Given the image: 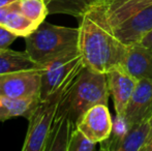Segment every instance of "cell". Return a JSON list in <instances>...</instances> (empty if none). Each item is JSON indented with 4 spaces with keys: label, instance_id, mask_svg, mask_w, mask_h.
Masks as SVG:
<instances>
[{
    "label": "cell",
    "instance_id": "cell-1",
    "mask_svg": "<svg viewBox=\"0 0 152 151\" xmlns=\"http://www.w3.org/2000/svg\"><path fill=\"white\" fill-rule=\"evenodd\" d=\"M80 20L78 48L84 66L104 74L121 66L127 46L116 36L102 9L92 4Z\"/></svg>",
    "mask_w": 152,
    "mask_h": 151
},
{
    "label": "cell",
    "instance_id": "cell-2",
    "mask_svg": "<svg viewBox=\"0 0 152 151\" xmlns=\"http://www.w3.org/2000/svg\"><path fill=\"white\" fill-rule=\"evenodd\" d=\"M109 96L107 74L83 66L64 92L58 111L67 114L77 126L79 119L91 107L108 105Z\"/></svg>",
    "mask_w": 152,
    "mask_h": 151
},
{
    "label": "cell",
    "instance_id": "cell-3",
    "mask_svg": "<svg viewBox=\"0 0 152 151\" xmlns=\"http://www.w3.org/2000/svg\"><path fill=\"white\" fill-rule=\"evenodd\" d=\"M79 27L58 26L42 22L31 34L25 37L26 52L38 65L78 48Z\"/></svg>",
    "mask_w": 152,
    "mask_h": 151
},
{
    "label": "cell",
    "instance_id": "cell-4",
    "mask_svg": "<svg viewBox=\"0 0 152 151\" xmlns=\"http://www.w3.org/2000/svg\"><path fill=\"white\" fill-rule=\"evenodd\" d=\"M74 79L65 83L46 99L40 101L34 108L28 117L29 125L22 151H45L49 131L58 111L60 101Z\"/></svg>",
    "mask_w": 152,
    "mask_h": 151
},
{
    "label": "cell",
    "instance_id": "cell-5",
    "mask_svg": "<svg viewBox=\"0 0 152 151\" xmlns=\"http://www.w3.org/2000/svg\"><path fill=\"white\" fill-rule=\"evenodd\" d=\"M84 66L79 48L68 51L42 65L39 98L44 101L57 89L72 80Z\"/></svg>",
    "mask_w": 152,
    "mask_h": 151
},
{
    "label": "cell",
    "instance_id": "cell-6",
    "mask_svg": "<svg viewBox=\"0 0 152 151\" xmlns=\"http://www.w3.org/2000/svg\"><path fill=\"white\" fill-rule=\"evenodd\" d=\"M42 66L0 76V95L12 98L39 96Z\"/></svg>",
    "mask_w": 152,
    "mask_h": 151
},
{
    "label": "cell",
    "instance_id": "cell-7",
    "mask_svg": "<svg viewBox=\"0 0 152 151\" xmlns=\"http://www.w3.org/2000/svg\"><path fill=\"white\" fill-rule=\"evenodd\" d=\"M77 127L94 143H102L112 133L113 119L108 105L98 104L88 109L79 119Z\"/></svg>",
    "mask_w": 152,
    "mask_h": 151
},
{
    "label": "cell",
    "instance_id": "cell-8",
    "mask_svg": "<svg viewBox=\"0 0 152 151\" xmlns=\"http://www.w3.org/2000/svg\"><path fill=\"white\" fill-rule=\"evenodd\" d=\"M113 30L125 46L140 42L152 30V4L114 26Z\"/></svg>",
    "mask_w": 152,
    "mask_h": 151
},
{
    "label": "cell",
    "instance_id": "cell-9",
    "mask_svg": "<svg viewBox=\"0 0 152 151\" xmlns=\"http://www.w3.org/2000/svg\"><path fill=\"white\" fill-rule=\"evenodd\" d=\"M123 116L130 126L152 116V79L138 80Z\"/></svg>",
    "mask_w": 152,
    "mask_h": 151
},
{
    "label": "cell",
    "instance_id": "cell-10",
    "mask_svg": "<svg viewBox=\"0 0 152 151\" xmlns=\"http://www.w3.org/2000/svg\"><path fill=\"white\" fill-rule=\"evenodd\" d=\"M108 88L113 98L116 114L122 115L137 86L138 80L130 76L122 66L115 67L107 73Z\"/></svg>",
    "mask_w": 152,
    "mask_h": 151
},
{
    "label": "cell",
    "instance_id": "cell-11",
    "mask_svg": "<svg viewBox=\"0 0 152 151\" xmlns=\"http://www.w3.org/2000/svg\"><path fill=\"white\" fill-rule=\"evenodd\" d=\"M93 4L102 9L107 22L114 27L134 12L152 4V0H99Z\"/></svg>",
    "mask_w": 152,
    "mask_h": 151
},
{
    "label": "cell",
    "instance_id": "cell-12",
    "mask_svg": "<svg viewBox=\"0 0 152 151\" xmlns=\"http://www.w3.org/2000/svg\"><path fill=\"white\" fill-rule=\"evenodd\" d=\"M121 66L136 80L152 79V51L140 42L129 44Z\"/></svg>",
    "mask_w": 152,
    "mask_h": 151
},
{
    "label": "cell",
    "instance_id": "cell-13",
    "mask_svg": "<svg viewBox=\"0 0 152 151\" xmlns=\"http://www.w3.org/2000/svg\"><path fill=\"white\" fill-rule=\"evenodd\" d=\"M76 124L64 112L57 111L47 139L45 151H67Z\"/></svg>",
    "mask_w": 152,
    "mask_h": 151
},
{
    "label": "cell",
    "instance_id": "cell-14",
    "mask_svg": "<svg viewBox=\"0 0 152 151\" xmlns=\"http://www.w3.org/2000/svg\"><path fill=\"white\" fill-rule=\"evenodd\" d=\"M39 101V96L12 98L0 95V121H5L18 116L28 118Z\"/></svg>",
    "mask_w": 152,
    "mask_h": 151
},
{
    "label": "cell",
    "instance_id": "cell-15",
    "mask_svg": "<svg viewBox=\"0 0 152 151\" xmlns=\"http://www.w3.org/2000/svg\"><path fill=\"white\" fill-rule=\"evenodd\" d=\"M40 67L28 53L19 52V51L0 50V76L6 74H12L22 71H30Z\"/></svg>",
    "mask_w": 152,
    "mask_h": 151
},
{
    "label": "cell",
    "instance_id": "cell-16",
    "mask_svg": "<svg viewBox=\"0 0 152 151\" xmlns=\"http://www.w3.org/2000/svg\"><path fill=\"white\" fill-rule=\"evenodd\" d=\"M150 127L151 117L132 126L116 145L115 151H141L148 138Z\"/></svg>",
    "mask_w": 152,
    "mask_h": 151
},
{
    "label": "cell",
    "instance_id": "cell-17",
    "mask_svg": "<svg viewBox=\"0 0 152 151\" xmlns=\"http://www.w3.org/2000/svg\"><path fill=\"white\" fill-rule=\"evenodd\" d=\"M50 14H64L80 19L95 0H47Z\"/></svg>",
    "mask_w": 152,
    "mask_h": 151
},
{
    "label": "cell",
    "instance_id": "cell-18",
    "mask_svg": "<svg viewBox=\"0 0 152 151\" xmlns=\"http://www.w3.org/2000/svg\"><path fill=\"white\" fill-rule=\"evenodd\" d=\"M3 26L7 28L10 32L16 34L18 37L20 36L24 38L28 36L29 34H31L38 27L35 23H33L27 17H25L20 12L19 7L10 12L6 16Z\"/></svg>",
    "mask_w": 152,
    "mask_h": 151
},
{
    "label": "cell",
    "instance_id": "cell-19",
    "mask_svg": "<svg viewBox=\"0 0 152 151\" xmlns=\"http://www.w3.org/2000/svg\"><path fill=\"white\" fill-rule=\"evenodd\" d=\"M20 12L39 26L50 15L47 0H19Z\"/></svg>",
    "mask_w": 152,
    "mask_h": 151
},
{
    "label": "cell",
    "instance_id": "cell-20",
    "mask_svg": "<svg viewBox=\"0 0 152 151\" xmlns=\"http://www.w3.org/2000/svg\"><path fill=\"white\" fill-rule=\"evenodd\" d=\"M96 144L76 127L70 137L67 151H93L96 148Z\"/></svg>",
    "mask_w": 152,
    "mask_h": 151
},
{
    "label": "cell",
    "instance_id": "cell-21",
    "mask_svg": "<svg viewBox=\"0 0 152 151\" xmlns=\"http://www.w3.org/2000/svg\"><path fill=\"white\" fill-rule=\"evenodd\" d=\"M18 37L16 34L10 32L7 28L0 25V50L8 49V47L14 42V40Z\"/></svg>",
    "mask_w": 152,
    "mask_h": 151
},
{
    "label": "cell",
    "instance_id": "cell-22",
    "mask_svg": "<svg viewBox=\"0 0 152 151\" xmlns=\"http://www.w3.org/2000/svg\"><path fill=\"white\" fill-rule=\"evenodd\" d=\"M19 7V0L18 1H15L12 3H10L7 5H4L0 7V25L3 26V23L5 21V18L10 12H12L14 9Z\"/></svg>",
    "mask_w": 152,
    "mask_h": 151
},
{
    "label": "cell",
    "instance_id": "cell-23",
    "mask_svg": "<svg viewBox=\"0 0 152 151\" xmlns=\"http://www.w3.org/2000/svg\"><path fill=\"white\" fill-rule=\"evenodd\" d=\"M141 151H152V116H151V127L150 131H149L148 138H147L146 142H145L144 146H143Z\"/></svg>",
    "mask_w": 152,
    "mask_h": 151
},
{
    "label": "cell",
    "instance_id": "cell-24",
    "mask_svg": "<svg viewBox=\"0 0 152 151\" xmlns=\"http://www.w3.org/2000/svg\"><path fill=\"white\" fill-rule=\"evenodd\" d=\"M140 44H142L143 46H145L146 48H148L149 50L152 51V30L141 40Z\"/></svg>",
    "mask_w": 152,
    "mask_h": 151
},
{
    "label": "cell",
    "instance_id": "cell-25",
    "mask_svg": "<svg viewBox=\"0 0 152 151\" xmlns=\"http://www.w3.org/2000/svg\"><path fill=\"white\" fill-rule=\"evenodd\" d=\"M15 1H18V0H0V7L4 5H7L10 3H12Z\"/></svg>",
    "mask_w": 152,
    "mask_h": 151
},
{
    "label": "cell",
    "instance_id": "cell-26",
    "mask_svg": "<svg viewBox=\"0 0 152 151\" xmlns=\"http://www.w3.org/2000/svg\"><path fill=\"white\" fill-rule=\"evenodd\" d=\"M96 1H99V0H95V2H96Z\"/></svg>",
    "mask_w": 152,
    "mask_h": 151
}]
</instances>
